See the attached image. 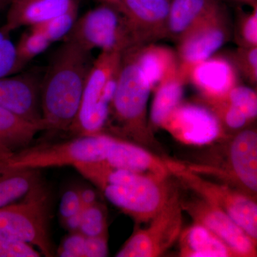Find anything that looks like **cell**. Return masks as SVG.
<instances>
[{
  "mask_svg": "<svg viewBox=\"0 0 257 257\" xmlns=\"http://www.w3.org/2000/svg\"><path fill=\"white\" fill-rule=\"evenodd\" d=\"M82 211L79 212V214H75V215L71 216L68 219L62 221V224H63L64 227L69 230L70 232L79 231L81 219H82Z\"/></svg>",
  "mask_w": 257,
  "mask_h": 257,
  "instance_id": "8d00e7d4",
  "label": "cell"
},
{
  "mask_svg": "<svg viewBox=\"0 0 257 257\" xmlns=\"http://www.w3.org/2000/svg\"><path fill=\"white\" fill-rule=\"evenodd\" d=\"M79 3L67 11L30 27L52 42L64 39L72 30L78 18Z\"/></svg>",
  "mask_w": 257,
  "mask_h": 257,
  "instance_id": "d4e9b609",
  "label": "cell"
},
{
  "mask_svg": "<svg viewBox=\"0 0 257 257\" xmlns=\"http://www.w3.org/2000/svg\"><path fill=\"white\" fill-rule=\"evenodd\" d=\"M82 201L78 190L69 189L66 191L61 198L60 214L62 221L68 219L71 216L79 214L82 211Z\"/></svg>",
  "mask_w": 257,
  "mask_h": 257,
  "instance_id": "1f68e13d",
  "label": "cell"
},
{
  "mask_svg": "<svg viewBox=\"0 0 257 257\" xmlns=\"http://www.w3.org/2000/svg\"><path fill=\"white\" fill-rule=\"evenodd\" d=\"M241 36L250 47H257V4L254 5L253 13L243 21Z\"/></svg>",
  "mask_w": 257,
  "mask_h": 257,
  "instance_id": "836d02e7",
  "label": "cell"
},
{
  "mask_svg": "<svg viewBox=\"0 0 257 257\" xmlns=\"http://www.w3.org/2000/svg\"><path fill=\"white\" fill-rule=\"evenodd\" d=\"M94 60L92 52L69 40L54 54L41 84L42 120L45 130L69 132L82 101Z\"/></svg>",
  "mask_w": 257,
  "mask_h": 257,
  "instance_id": "6da1fadb",
  "label": "cell"
},
{
  "mask_svg": "<svg viewBox=\"0 0 257 257\" xmlns=\"http://www.w3.org/2000/svg\"><path fill=\"white\" fill-rule=\"evenodd\" d=\"M211 145L202 162L184 165L195 173L227 184L257 200V121Z\"/></svg>",
  "mask_w": 257,
  "mask_h": 257,
  "instance_id": "3957f363",
  "label": "cell"
},
{
  "mask_svg": "<svg viewBox=\"0 0 257 257\" xmlns=\"http://www.w3.org/2000/svg\"><path fill=\"white\" fill-rule=\"evenodd\" d=\"M109 255L108 234L98 236H87L85 257H104Z\"/></svg>",
  "mask_w": 257,
  "mask_h": 257,
  "instance_id": "d6a6232c",
  "label": "cell"
},
{
  "mask_svg": "<svg viewBox=\"0 0 257 257\" xmlns=\"http://www.w3.org/2000/svg\"><path fill=\"white\" fill-rule=\"evenodd\" d=\"M42 253L32 245L0 236V257H39Z\"/></svg>",
  "mask_w": 257,
  "mask_h": 257,
  "instance_id": "4dcf8cb0",
  "label": "cell"
},
{
  "mask_svg": "<svg viewBox=\"0 0 257 257\" xmlns=\"http://www.w3.org/2000/svg\"><path fill=\"white\" fill-rule=\"evenodd\" d=\"M87 236L79 231L70 232L66 236L57 251L61 257H85V245Z\"/></svg>",
  "mask_w": 257,
  "mask_h": 257,
  "instance_id": "f546056e",
  "label": "cell"
},
{
  "mask_svg": "<svg viewBox=\"0 0 257 257\" xmlns=\"http://www.w3.org/2000/svg\"><path fill=\"white\" fill-rule=\"evenodd\" d=\"M185 77L180 69L155 88L150 109V122L155 127L162 124L176 108L182 104Z\"/></svg>",
  "mask_w": 257,
  "mask_h": 257,
  "instance_id": "7402d4cb",
  "label": "cell"
},
{
  "mask_svg": "<svg viewBox=\"0 0 257 257\" xmlns=\"http://www.w3.org/2000/svg\"><path fill=\"white\" fill-rule=\"evenodd\" d=\"M45 131L41 125L22 119L0 106V143L13 152L32 145L37 133Z\"/></svg>",
  "mask_w": 257,
  "mask_h": 257,
  "instance_id": "603a6c76",
  "label": "cell"
},
{
  "mask_svg": "<svg viewBox=\"0 0 257 257\" xmlns=\"http://www.w3.org/2000/svg\"><path fill=\"white\" fill-rule=\"evenodd\" d=\"M12 150L8 149V147L4 146L3 144L0 143V164L3 162V161L8 158L13 153Z\"/></svg>",
  "mask_w": 257,
  "mask_h": 257,
  "instance_id": "74e56055",
  "label": "cell"
},
{
  "mask_svg": "<svg viewBox=\"0 0 257 257\" xmlns=\"http://www.w3.org/2000/svg\"><path fill=\"white\" fill-rule=\"evenodd\" d=\"M112 5L123 19L132 46H141L167 25L170 0H120Z\"/></svg>",
  "mask_w": 257,
  "mask_h": 257,
  "instance_id": "9a60e30c",
  "label": "cell"
},
{
  "mask_svg": "<svg viewBox=\"0 0 257 257\" xmlns=\"http://www.w3.org/2000/svg\"><path fill=\"white\" fill-rule=\"evenodd\" d=\"M165 160L172 177L198 197L220 208L257 244L256 199L227 184L192 172L183 162Z\"/></svg>",
  "mask_w": 257,
  "mask_h": 257,
  "instance_id": "ba28073f",
  "label": "cell"
},
{
  "mask_svg": "<svg viewBox=\"0 0 257 257\" xmlns=\"http://www.w3.org/2000/svg\"><path fill=\"white\" fill-rule=\"evenodd\" d=\"M184 76L202 94L205 102L226 95L237 84L234 65L223 57H211L193 66Z\"/></svg>",
  "mask_w": 257,
  "mask_h": 257,
  "instance_id": "2e32d148",
  "label": "cell"
},
{
  "mask_svg": "<svg viewBox=\"0 0 257 257\" xmlns=\"http://www.w3.org/2000/svg\"><path fill=\"white\" fill-rule=\"evenodd\" d=\"M50 200L48 191L39 182L20 202L0 208V236L28 243L44 256H53Z\"/></svg>",
  "mask_w": 257,
  "mask_h": 257,
  "instance_id": "52a82bcc",
  "label": "cell"
},
{
  "mask_svg": "<svg viewBox=\"0 0 257 257\" xmlns=\"http://www.w3.org/2000/svg\"><path fill=\"white\" fill-rule=\"evenodd\" d=\"M182 200L183 211L194 222L210 230L226 243L235 257H257V244L246 232L220 208L198 197Z\"/></svg>",
  "mask_w": 257,
  "mask_h": 257,
  "instance_id": "7c38bea8",
  "label": "cell"
},
{
  "mask_svg": "<svg viewBox=\"0 0 257 257\" xmlns=\"http://www.w3.org/2000/svg\"><path fill=\"white\" fill-rule=\"evenodd\" d=\"M78 3V0H14L3 28L10 33L21 27L30 28L62 14Z\"/></svg>",
  "mask_w": 257,
  "mask_h": 257,
  "instance_id": "ac0fdd59",
  "label": "cell"
},
{
  "mask_svg": "<svg viewBox=\"0 0 257 257\" xmlns=\"http://www.w3.org/2000/svg\"><path fill=\"white\" fill-rule=\"evenodd\" d=\"M223 19L219 6L181 37L179 69L184 75L193 66L212 57L223 46L227 37Z\"/></svg>",
  "mask_w": 257,
  "mask_h": 257,
  "instance_id": "4fadbf2b",
  "label": "cell"
},
{
  "mask_svg": "<svg viewBox=\"0 0 257 257\" xmlns=\"http://www.w3.org/2000/svg\"><path fill=\"white\" fill-rule=\"evenodd\" d=\"M79 231L84 236L90 237L108 234L106 208L98 202L83 208Z\"/></svg>",
  "mask_w": 257,
  "mask_h": 257,
  "instance_id": "83f0119b",
  "label": "cell"
},
{
  "mask_svg": "<svg viewBox=\"0 0 257 257\" xmlns=\"http://www.w3.org/2000/svg\"><path fill=\"white\" fill-rule=\"evenodd\" d=\"M99 1L103 2V3H106V4L114 5L116 3H119L120 0H99Z\"/></svg>",
  "mask_w": 257,
  "mask_h": 257,
  "instance_id": "ab89813d",
  "label": "cell"
},
{
  "mask_svg": "<svg viewBox=\"0 0 257 257\" xmlns=\"http://www.w3.org/2000/svg\"><path fill=\"white\" fill-rule=\"evenodd\" d=\"M138 47L135 46V60L153 90L178 72L175 55L170 49L160 46Z\"/></svg>",
  "mask_w": 257,
  "mask_h": 257,
  "instance_id": "ffe728a7",
  "label": "cell"
},
{
  "mask_svg": "<svg viewBox=\"0 0 257 257\" xmlns=\"http://www.w3.org/2000/svg\"><path fill=\"white\" fill-rule=\"evenodd\" d=\"M10 32L0 28V78L18 72L16 47L10 39Z\"/></svg>",
  "mask_w": 257,
  "mask_h": 257,
  "instance_id": "f1b7e54d",
  "label": "cell"
},
{
  "mask_svg": "<svg viewBox=\"0 0 257 257\" xmlns=\"http://www.w3.org/2000/svg\"><path fill=\"white\" fill-rule=\"evenodd\" d=\"M115 138L102 133L77 136L62 143L30 145L13 152L0 164V169L40 170L104 162Z\"/></svg>",
  "mask_w": 257,
  "mask_h": 257,
  "instance_id": "5b68a950",
  "label": "cell"
},
{
  "mask_svg": "<svg viewBox=\"0 0 257 257\" xmlns=\"http://www.w3.org/2000/svg\"><path fill=\"white\" fill-rule=\"evenodd\" d=\"M104 163L114 168L122 169L169 179L171 174L165 157H160L141 145L116 138Z\"/></svg>",
  "mask_w": 257,
  "mask_h": 257,
  "instance_id": "e0dca14e",
  "label": "cell"
},
{
  "mask_svg": "<svg viewBox=\"0 0 257 257\" xmlns=\"http://www.w3.org/2000/svg\"><path fill=\"white\" fill-rule=\"evenodd\" d=\"M13 1L14 0H0V11L5 9V8H9Z\"/></svg>",
  "mask_w": 257,
  "mask_h": 257,
  "instance_id": "f35d334b",
  "label": "cell"
},
{
  "mask_svg": "<svg viewBox=\"0 0 257 257\" xmlns=\"http://www.w3.org/2000/svg\"><path fill=\"white\" fill-rule=\"evenodd\" d=\"M183 211L182 199L174 189L165 206L149 221V226L137 229L116 256H162L178 241L183 229Z\"/></svg>",
  "mask_w": 257,
  "mask_h": 257,
  "instance_id": "9c48e42d",
  "label": "cell"
},
{
  "mask_svg": "<svg viewBox=\"0 0 257 257\" xmlns=\"http://www.w3.org/2000/svg\"><path fill=\"white\" fill-rule=\"evenodd\" d=\"M161 128L189 146H207L225 136L220 121L210 108L190 103L177 106Z\"/></svg>",
  "mask_w": 257,
  "mask_h": 257,
  "instance_id": "8fae6325",
  "label": "cell"
},
{
  "mask_svg": "<svg viewBox=\"0 0 257 257\" xmlns=\"http://www.w3.org/2000/svg\"><path fill=\"white\" fill-rule=\"evenodd\" d=\"M79 197L84 207H89L96 202V194L90 188H82L78 190Z\"/></svg>",
  "mask_w": 257,
  "mask_h": 257,
  "instance_id": "d590c367",
  "label": "cell"
},
{
  "mask_svg": "<svg viewBox=\"0 0 257 257\" xmlns=\"http://www.w3.org/2000/svg\"><path fill=\"white\" fill-rule=\"evenodd\" d=\"M151 84L135 60V47L124 51L109 114L116 130L133 143L145 148H156V141L147 119V104Z\"/></svg>",
  "mask_w": 257,
  "mask_h": 257,
  "instance_id": "277c9868",
  "label": "cell"
},
{
  "mask_svg": "<svg viewBox=\"0 0 257 257\" xmlns=\"http://www.w3.org/2000/svg\"><path fill=\"white\" fill-rule=\"evenodd\" d=\"M75 170L138 224L151 220L175 189L169 183V179L114 168L102 162L77 165Z\"/></svg>",
  "mask_w": 257,
  "mask_h": 257,
  "instance_id": "7a4b0ae2",
  "label": "cell"
},
{
  "mask_svg": "<svg viewBox=\"0 0 257 257\" xmlns=\"http://www.w3.org/2000/svg\"><path fill=\"white\" fill-rule=\"evenodd\" d=\"M218 7L214 0H172L167 28L172 35L182 37Z\"/></svg>",
  "mask_w": 257,
  "mask_h": 257,
  "instance_id": "44dd1931",
  "label": "cell"
},
{
  "mask_svg": "<svg viewBox=\"0 0 257 257\" xmlns=\"http://www.w3.org/2000/svg\"><path fill=\"white\" fill-rule=\"evenodd\" d=\"M64 40L75 42L91 52L96 48L124 51L133 47L119 11L106 3L77 18Z\"/></svg>",
  "mask_w": 257,
  "mask_h": 257,
  "instance_id": "30bf717a",
  "label": "cell"
},
{
  "mask_svg": "<svg viewBox=\"0 0 257 257\" xmlns=\"http://www.w3.org/2000/svg\"><path fill=\"white\" fill-rule=\"evenodd\" d=\"M244 1L248 2V3H251L253 5L257 4V0H244Z\"/></svg>",
  "mask_w": 257,
  "mask_h": 257,
  "instance_id": "60d3db41",
  "label": "cell"
},
{
  "mask_svg": "<svg viewBox=\"0 0 257 257\" xmlns=\"http://www.w3.org/2000/svg\"><path fill=\"white\" fill-rule=\"evenodd\" d=\"M39 182V170L0 169V208L23 199Z\"/></svg>",
  "mask_w": 257,
  "mask_h": 257,
  "instance_id": "cb8c5ba5",
  "label": "cell"
},
{
  "mask_svg": "<svg viewBox=\"0 0 257 257\" xmlns=\"http://www.w3.org/2000/svg\"><path fill=\"white\" fill-rule=\"evenodd\" d=\"M214 101H225L242 111L251 122L257 121V91L251 88L236 84L226 95Z\"/></svg>",
  "mask_w": 257,
  "mask_h": 257,
  "instance_id": "4316f807",
  "label": "cell"
},
{
  "mask_svg": "<svg viewBox=\"0 0 257 257\" xmlns=\"http://www.w3.org/2000/svg\"><path fill=\"white\" fill-rule=\"evenodd\" d=\"M243 58L248 73L257 84V47H251L243 52Z\"/></svg>",
  "mask_w": 257,
  "mask_h": 257,
  "instance_id": "e575fe53",
  "label": "cell"
},
{
  "mask_svg": "<svg viewBox=\"0 0 257 257\" xmlns=\"http://www.w3.org/2000/svg\"><path fill=\"white\" fill-rule=\"evenodd\" d=\"M42 78L32 72L0 78V106L22 119L44 126L41 106Z\"/></svg>",
  "mask_w": 257,
  "mask_h": 257,
  "instance_id": "5bb4252c",
  "label": "cell"
},
{
  "mask_svg": "<svg viewBox=\"0 0 257 257\" xmlns=\"http://www.w3.org/2000/svg\"><path fill=\"white\" fill-rule=\"evenodd\" d=\"M178 241L180 256L235 257L226 243L199 223L182 229Z\"/></svg>",
  "mask_w": 257,
  "mask_h": 257,
  "instance_id": "d6986e66",
  "label": "cell"
},
{
  "mask_svg": "<svg viewBox=\"0 0 257 257\" xmlns=\"http://www.w3.org/2000/svg\"><path fill=\"white\" fill-rule=\"evenodd\" d=\"M124 51H101L89 71L78 114L69 131L76 136L102 133L109 120Z\"/></svg>",
  "mask_w": 257,
  "mask_h": 257,
  "instance_id": "8992f818",
  "label": "cell"
},
{
  "mask_svg": "<svg viewBox=\"0 0 257 257\" xmlns=\"http://www.w3.org/2000/svg\"><path fill=\"white\" fill-rule=\"evenodd\" d=\"M51 44L46 37L32 29L25 32L15 46L18 70H21L28 62L45 52Z\"/></svg>",
  "mask_w": 257,
  "mask_h": 257,
  "instance_id": "484cf974",
  "label": "cell"
}]
</instances>
